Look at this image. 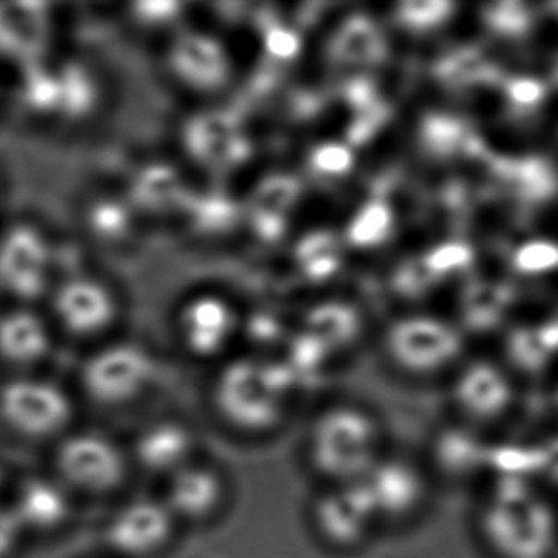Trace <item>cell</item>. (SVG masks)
I'll return each instance as SVG.
<instances>
[{"label": "cell", "instance_id": "cell-14", "mask_svg": "<svg viewBox=\"0 0 558 558\" xmlns=\"http://www.w3.org/2000/svg\"><path fill=\"white\" fill-rule=\"evenodd\" d=\"M379 521L363 483L336 484L315 506V524L326 542L341 549L364 544Z\"/></svg>", "mask_w": 558, "mask_h": 558}, {"label": "cell", "instance_id": "cell-4", "mask_svg": "<svg viewBox=\"0 0 558 558\" xmlns=\"http://www.w3.org/2000/svg\"><path fill=\"white\" fill-rule=\"evenodd\" d=\"M381 430L364 408L336 404L317 415L310 430V460L336 484L363 481L379 458Z\"/></svg>", "mask_w": 558, "mask_h": 558}, {"label": "cell", "instance_id": "cell-20", "mask_svg": "<svg viewBox=\"0 0 558 558\" xmlns=\"http://www.w3.org/2000/svg\"><path fill=\"white\" fill-rule=\"evenodd\" d=\"M511 387L501 372L475 363L461 372L453 384V402L475 422H492L511 404Z\"/></svg>", "mask_w": 558, "mask_h": 558}, {"label": "cell", "instance_id": "cell-29", "mask_svg": "<svg viewBox=\"0 0 558 558\" xmlns=\"http://www.w3.org/2000/svg\"><path fill=\"white\" fill-rule=\"evenodd\" d=\"M509 356L517 366L524 371L536 372L544 368L549 351L544 348L539 330L519 328L509 338Z\"/></svg>", "mask_w": 558, "mask_h": 558}, {"label": "cell", "instance_id": "cell-31", "mask_svg": "<svg viewBox=\"0 0 558 558\" xmlns=\"http://www.w3.org/2000/svg\"><path fill=\"white\" fill-rule=\"evenodd\" d=\"M513 267L522 275H536L558 267V244L549 241L524 242L514 252Z\"/></svg>", "mask_w": 558, "mask_h": 558}, {"label": "cell", "instance_id": "cell-24", "mask_svg": "<svg viewBox=\"0 0 558 558\" xmlns=\"http://www.w3.org/2000/svg\"><path fill=\"white\" fill-rule=\"evenodd\" d=\"M88 233L99 242H117L129 231V206L119 198L96 196L83 214Z\"/></svg>", "mask_w": 558, "mask_h": 558}, {"label": "cell", "instance_id": "cell-28", "mask_svg": "<svg viewBox=\"0 0 558 558\" xmlns=\"http://www.w3.org/2000/svg\"><path fill=\"white\" fill-rule=\"evenodd\" d=\"M484 22L501 37H524L532 27V12L521 2H499L484 10Z\"/></svg>", "mask_w": 558, "mask_h": 558}, {"label": "cell", "instance_id": "cell-37", "mask_svg": "<svg viewBox=\"0 0 558 558\" xmlns=\"http://www.w3.org/2000/svg\"><path fill=\"white\" fill-rule=\"evenodd\" d=\"M539 338H542V343H544V348L553 353V351H557L558 349V323H551V325L544 326V328H539Z\"/></svg>", "mask_w": 558, "mask_h": 558}, {"label": "cell", "instance_id": "cell-3", "mask_svg": "<svg viewBox=\"0 0 558 558\" xmlns=\"http://www.w3.org/2000/svg\"><path fill=\"white\" fill-rule=\"evenodd\" d=\"M17 98L25 113L50 124H83L98 111L101 83L81 60H56L52 53L17 69Z\"/></svg>", "mask_w": 558, "mask_h": 558}, {"label": "cell", "instance_id": "cell-6", "mask_svg": "<svg viewBox=\"0 0 558 558\" xmlns=\"http://www.w3.org/2000/svg\"><path fill=\"white\" fill-rule=\"evenodd\" d=\"M387 361L408 376L429 377L445 371L461 353V336L433 315H404L385 328Z\"/></svg>", "mask_w": 558, "mask_h": 558}, {"label": "cell", "instance_id": "cell-39", "mask_svg": "<svg viewBox=\"0 0 558 558\" xmlns=\"http://www.w3.org/2000/svg\"><path fill=\"white\" fill-rule=\"evenodd\" d=\"M551 8H553V10H555V12H557V14H558V4H551Z\"/></svg>", "mask_w": 558, "mask_h": 558}, {"label": "cell", "instance_id": "cell-2", "mask_svg": "<svg viewBox=\"0 0 558 558\" xmlns=\"http://www.w3.org/2000/svg\"><path fill=\"white\" fill-rule=\"evenodd\" d=\"M481 530L498 558H551L557 549V514L526 478L499 476Z\"/></svg>", "mask_w": 558, "mask_h": 558}, {"label": "cell", "instance_id": "cell-11", "mask_svg": "<svg viewBox=\"0 0 558 558\" xmlns=\"http://www.w3.org/2000/svg\"><path fill=\"white\" fill-rule=\"evenodd\" d=\"M241 315L229 298L198 292L175 311L174 332L187 355L206 361L221 355L236 338Z\"/></svg>", "mask_w": 558, "mask_h": 558}, {"label": "cell", "instance_id": "cell-16", "mask_svg": "<svg viewBox=\"0 0 558 558\" xmlns=\"http://www.w3.org/2000/svg\"><path fill=\"white\" fill-rule=\"evenodd\" d=\"M377 519L402 521L414 514L427 496L422 473L404 460H379L361 481Z\"/></svg>", "mask_w": 558, "mask_h": 558}, {"label": "cell", "instance_id": "cell-9", "mask_svg": "<svg viewBox=\"0 0 558 558\" xmlns=\"http://www.w3.org/2000/svg\"><path fill=\"white\" fill-rule=\"evenodd\" d=\"M46 300L50 323L76 340H92L109 332L121 311L113 288L92 275L58 280Z\"/></svg>", "mask_w": 558, "mask_h": 558}, {"label": "cell", "instance_id": "cell-26", "mask_svg": "<svg viewBox=\"0 0 558 558\" xmlns=\"http://www.w3.org/2000/svg\"><path fill=\"white\" fill-rule=\"evenodd\" d=\"M513 300V288L506 284H488V282H476L475 287L469 288L465 298V315L469 325L473 328H490L496 325L501 313Z\"/></svg>", "mask_w": 558, "mask_h": 558}, {"label": "cell", "instance_id": "cell-13", "mask_svg": "<svg viewBox=\"0 0 558 558\" xmlns=\"http://www.w3.org/2000/svg\"><path fill=\"white\" fill-rule=\"evenodd\" d=\"M175 532L174 514L157 499H137L114 514L107 544L122 557L147 558L162 551Z\"/></svg>", "mask_w": 558, "mask_h": 558}, {"label": "cell", "instance_id": "cell-19", "mask_svg": "<svg viewBox=\"0 0 558 558\" xmlns=\"http://www.w3.org/2000/svg\"><path fill=\"white\" fill-rule=\"evenodd\" d=\"M196 438L185 423L165 420L137 437L136 460L149 475L170 476L195 463Z\"/></svg>", "mask_w": 558, "mask_h": 558}, {"label": "cell", "instance_id": "cell-27", "mask_svg": "<svg viewBox=\"0 0 558 558\" xmlns=\"http://www.w3.org/2000/svg\"><path fill=\"white\" fill-rule=\"evenodd\" d=\"M452 12L448 2H404L397 7L395 20L410 33H429L442 27Z\"/></svg>", "mask_w": 558, "mask_h": 558}, {"label": "cell", "instance_id": "cell-30", "mask_svg": "<svg viewBox=\"0 0 558 558\" xmlns=\"http://www.w3.org/2000/svg\"><path fill=\"white\" fill-rule=\"evenodd\" d=\"M507 104L517 114H529L544 104L547 86L537 78L514 76L504 83Z\"/></svg>", "mask_w": 558, "mask_h": 558}, {"label": "cell", "instance_id": "cell-21", "mask_svg": "<svg viewBox=\"0 0 558 558\" xmlns=\"http://www.w3.org/2000/svg\"><path fill=\"white\" fill-rule=\"evenodd\" d=\"M496 172L507 191L522 203H545L558 195L557 170L545 159H499Z\"/></svg>", "mask_w": 558, "mask_h": 558}, {"label": "cell", "instance_id": "cell-8", "mask_svg": "<svg viewBox=\"0 0 558 558\" xmlns=\"http://www.w3.org/2000/svg\"><path fill=\"white\" fill-rule=\"evenodd\" d=\"M0 420L23 437H53L73 420V402L48 379L15 376L0 385Z\"/></svg>", "mask_w": 558, "mask_h": 558}, {"label": "cell", "instance_id": "cell-17", "mask_svg": "<svg viewBox=\"0 0 558 558\" xmlns=\"http://www.w3.org/2000/svg\"><path fill=\"white\" fill-rule=\"evenodd\" d=\"M52 323L33 305H14L0 315V363L29 371L52 353Z\"/></svg>", "mask_w": 558, "mask_h": 558}, {"label": "cell", "instance_id": "cell-1", "mask_svg": "<svg viewBox=\"0 0 558 558\" xmlns=\"http://www.w3.org/2000/svg\"><path fill=\"white\" fill-rule=\"evenodd\" d=\"M295 389V372L265 359L223 364L211 385V404L221 422L246 435H264L284 422Z\"/></svg>", "mask_w": 558, "mask_h": 558}, {"label": "cell", "instance_id": "cell-33", "mask_svg": "<svg viewBox=\"0 0 558 558\" xmlns=\"http://www.w3.org/2000/svg\"><path fill=\"white\" fill-rule=\"evenodd\" d=\"M376 227H389V218L381 208L371 206L368 210L359 214V218L353 223V234H355L356 242H371L379 236V231Z\"/></svg>", "mask_w": 558, "mask_h": 558}, {"label": "cell", "instance_id": "cell-10", "mask_svg": "<svg viewBox=\"0 0 558 558\" xmlns=\"http://www.w3.org/2000/svg\"><path fill=\"white\" fill-rule=\"evenodd\" d=\"M168 73L185 90L214 96L234 78L231 52L208 31L189 29L172 38L167 50Z\"/></svg>", "mask_w": 558, "mask_h": 558}, {"label": "cell", "instance_id": "cell-25", "mask_svg": "<svg viewBox=\"0 0 558 558\" xmlns=\"http://www.w3.org/2000/svg\"><path fill=\"white\" fill-rule=\"evenodd\" d=\"M437 460L440 468L452 475H469L488 461V453L475 438L463 430H446L437 440Z\"/></svg>", "mask_w": 558, "mask_h": 558}, {"label": "cell", "instance_id": "cell-32", "mask_svg": "<svg viewBox=\"0 0 558 558\" xmlns=\"http://www.w3.org/2000/svg\"><path fill=\"white\" fill-rule=\"evenodd\" d=\"M65 513L63 499L58 492L50 490L46 486H33L23 499V514L33 522L58 521Z\"/></svg>", "mask_w": 558, "mask_h": 558}, {"label": "cell", "instance_id": "cell-15", "mask_svg": "<svg viewBox=\"0 0 558 558\" xmlns=\"http://www.w3.org/2000/svg\"><path fill=\"white\" fill-rule=\"evenodd\" d=\"M50 7L35 2L0 4V61L27 68L50 56Z\"/></svg>", "mask_w": 558, "mask_h": 558}, {"label": "cell", "instance_id": "cell-7", "mask_svg": "<svg viewBox=\"0 0 558 558\" xmlns=\"http://www.w3.org/2000/svg\"><path fill=\"white\" fill-rule=\"evenodd\" d=\"M155 376L151 356L130 341L96 349L81 368L86 397L98 407L119 408L140 399Z\"/></svg>", "mask_w": 558, "mask_h": 558}, {"label": "cell", "instance_id": "cell-12", "mask_svg": "<svg viewBox=\"0 0 558 558\" xmlns=\"http://www.w3.org/2000/svg\"><path fill=\"white\" fill-rule=\"evenodd\" d=\"M56 465L69 484L88 494L117 490L129 476V461L121 448L94 433L68 438L58 450Z\"/></svg>", "mask_w": 558, "mask_h": 558}, {"label": "cell", "instance_id": "cell-34", "mask_svg": "<svg viewBox=\"0 0 558 558\" xmlns=\"http://www.w3.org/2000/svg\"><path fill=\"white\" fill-rule=\"evenodd\" d=\"M130 10L137 23L157 25V23L172 22L180 7L170 2H142V4H134Z\"/></svg>", "mask_w": 558, "mask_h": 558}, {"label": "cell", "instance_id": "cell-18", "mask_svg": "<svg viewBox=\"0 0 558 558\" xmlns=\"http://www.w3.org/2000/svg\"><path fill=\"white\" fill-rule=\"evenodd\" d=\"M226 496V481L219 471L191 463L168 478L165 506L175 521L204 522L219 513Z\"/></svg>", "mask_w": 558, "mask_h": 558}, {"label": "cell", "instance_id": "cell-22", "mask_svg": "<svg viewBox=\"0 0 558 558\" xmlns=\"http://www.w3.org/2000/svg\"><path fill=\"white\" fill-rule=\"evenodd\" d=\"M333 58L338 63H371L384 56V37L366 15H355L333 35Z\"/></svg>", "mask_w": 558, "mask_h": 558}, {"label": "cell", "instance_id": "cell-38", "mask_svg": "<svg viewBox=\"0 0 558 558\" xmlns=\"http://www.w3.org/2000/svg\"><path fill=\"white\" fill-rule=\"evenodd\" d=\"M553 76H555V83H557L558 86V61L557 65H555V73H553Z\"/></svg>", "mask_w": 558, "mask_h": 558}, {"label": "cell", "instance_id": "cell-23", "mask_svg": "<svg viewBox=\"0 0 558 558\" xmlns=\"http://www.w3.org/2000/svg\"><path fill=\"white\" fill-rule=\"evenodd\" d=\"M361 328L356 311L345 303H325L311 311L307 332L326 349L340 348L355 340Z\"/></svg>", "mask_w": 558, "mask_h": 558}, {"label": "cell", "instance_id": "cell-5", "mask_svg": "<svg viewBox=\"0 0 558 558\" xmlns=\"http://www.w3.org/2000/svg\"><path fill=\"white\" fill-rule=\"evenodd\" d=\"M53 244L33 221H14L0 231V294L14 305L46 300L53 284Z\"/></svg>", "mask_w": 558, "mask_h": 558}, {"label": "cell", "instance_id": "cell-36", "mask_svg": "<svg viewBox=\"0 0 558 558\" xmlns=\"http://www.w3.org/2000/svg\"><path fill=\"white\" fill-rule=\"evenodd\" d=\"M15 522L12 517L0 513V553L7 551L14 539Z\"/></svg>", "mask_w": 558, "mask_h": 558}, {"label": "cell", "instance_id": "cell-35", "mask_svg": "<svg viewBox=\"0 0 558 558\" xmlns=\"http://www.w3.org/2000/svg\"><path fill=\"white\" fill-rule=\"evenodd\" d=\"M542 476L558 486V438L542 446Z\"/></svg>", "mask_w": 558, "mask_h": 558}]
</instances>
